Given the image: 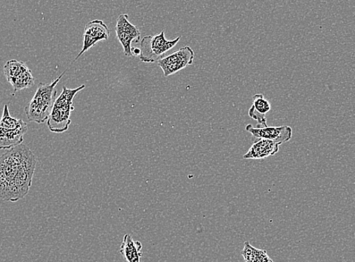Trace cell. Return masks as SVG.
Returning <instances> with one entry per match:
<instances>
[{"mask_svg":"<svg viewBox=\"0 0 355 262\" xmlns=\"http://www.w3.org/2000/svg\"><path fill=\"white\" fill-rule=\"evenodd\" d=\"M65 72L66 71L51 83H40L39 84L35 97L24 108L25 113L30 122L43 124L48 120L55 102L57 84L62 79Z\"/></svg>","mask_w":355,"mask_h":262,"instance_id":"cell-1","label":"cell"},{"mask_svg":"<svg viewBox=\"0 0 355 262\" xmlns=\"http://www.w3.org/2000/svg\"><path fill=\"white\" fill-rule=\"evenodd\" d=\"M85 88L86 85L75 89L63 87L62 94L56 98L52 113L48 118V126L51 132L60 133L69 130L71 124V115L74 110L73 99Z\"/></svg>","mask_w":355,"mask_h":262,"instance_id":"cell-2","label":"cell"},{"mask_svg":"<svg viewBox=\"0 0 355 262\" xmlns=\"http://www.w3.org/2000/svg\"><path fill=\"white\" fill-rule=\"evenodd\" d=\"M29 149L21 145L8 149L0 157V199L3 201L8 202L12 182Z\"/></svg>","mask_w":355,"mask_h":262,"instance_id":"cell-3","label":"cell"},{"mask_svg":"<svg viewBox=\"0 0 355 262\" xmlns=\"http://www.w3.org/2000/svg\"><path fill=\"white\" fill-rule=\"evenodd\" d=\"M28 131V124L12 117L8 106L5 105L0 120V149H11L21 145Z\"/></svg>","mask_w":355,"mask_h":262,"instance_id":"cell-4","label":"cell"},{"mask_svg":"<svg viewBox=\"0 0 355 262\" xmlns=\"http://www.w3.org/2000/svg\"><path fill=\"white\" fill-rule=\"evenodd\" d=\"M181 37L168 40L166 38L164 31L158 35L144 37L141 40L140 60L144 63H154L170 51L178 43Z\"/></svg>","mask_w":355,"mask_h":262,"instance_id":"cell-5","label":"cell"},{"mask_svg":"<svg viewBox=\"0 0 355 262\" xmlns=\"http://www.w3.org/2000/svg\"><path fill=\"white\" fill-rule=\"evenodd\" d=\"M193 50L189 46L180 48L177 51L164 56L157 61L158 66L162 69L164 77L173 75L193 63Z\"/></svg>","mask_w":355,"mask_h":262,"instance_id":"cell-6","label":"cell"},{"mask_svg":"<svg viewBox=\"0 0 355 262\" xmlns=\"http://www.w3.org/2000/svg\"><path fill=\"white\" fill-rule=\"evenodd\" d=\"M116 35L126 56H132V44L141 43V32L137 26L129 21L128 14H121L116 20Z\"/></svg>","mask_w":355,"mask_h":262,"instance_id":"cell-7","label":"cell"},{"mask_svg":"<svg viewBox=\"0 0 355 262\" xmlns=\"http://www.w3.org/2000/svg\"><path fill=\"white\" fill-rule=\"evenodd\" d=\"M246 130L257 139L272 140L278 143L280 146L283 143L290 141L293 136V129L291 126L287 125L279 126L257 125V128H254L252 124H248L246 126Z\"/></svg>","mask_w":355,"mask_h":262,"instance_id":"cell-8","label":"cell"},{"mask_svg":"<svg viewBox=\"0 0 355 262\" xmlns=\"http://www.w3.org/2000/svg\"><path fill=\"white\" fill-rule=\"evenodd\" d=\"M280 145L278 143L266 139H257L243 156L244 159H264L278 153Z\"/></svg>","mask_w":355,"mask_h":262,"instance_id":"cell-9","label":"cell"},{"mask_svg":"<svg viewBox=\"0 0 355 262\" xmlns=\"http://www.w3.org/2000/svg\"><path fill=\"white\" fill-rule=\"evenodd\" d=\"M270 104L263 95L252 97V105L249 109V116L258 122L257 125L267 126L266 114L270 111Z\"/></svg>","mask_w":355,"mask_h":262,"instance_id":"cell-10","label":"cell"},{"mask_svg":"<svg viewBox=\"0 0 355 262\" xmlns=\"http://www.w3.org/2000/svg\"><path fill=\"white\" fill-rule=\"evenodd\" d=\"M141 243L134 240L130 234H125L121 247V253L128 262H140L142 256Z\"/></svg>","mask_w":355,"mask_h":262,"instance_id":"cell-11","label":"cell"},{"mask_svg":"<svg viewBox=\"0 0 355 262\" xmlns=\"http://www.w3.org/2000/svg\"><path fill=\"white\" fill-rule=\"evenodd\" d=\"M110 31L107 24L101 20L90 22L86 25L84 33L91 36L98 42L107 40L110 36Z\"/></svg>","mask_w":355,"mask_h":262,"instance_id":"cell-12","label":"cell"},{"mask_svg":"<svg viewBox=\"0 0 355 262\" xmlns=\"http://www.w3.org/2000/svg\"><path fill=\"white\" fill-rule=\"evenodd\" d=\"M8 83L11 84L15 92L33 87L35 84V79H33L29 67L26 66L18 76Z\"/></svg>","mask_w":355,"mask_h":262,"instance_id":"cell-13","label":"cell"},{"mask_svg":"<svg viewBox=\"0 0 355 262\" xmlns=\"http://www.w3.org/2000/svg\"><path fill=\"white\" fill-rule=\"evenodd\" d=\"M26 66L27 65L23 62L16 60V59H11V60L8 61L5 64L3 69L7 81L10 82L16 76H18Z\"/></svg>","mask_w":355,"mask_h":262,"instance_id":"cell-14","label":"cell"},{"mask_svg":"<svg viewBox=\"0 0 355 262\" xmlns=\"http://www.w3.org/2000/svg\"><path fill=\"white\" fill-rule=\"evenodd\" d=\"M263 252V249L252 247V245L247 241L244 243V247L241 252V254L246 262H257Z\"/></svg>","mask_w":355,"mask_h":262,"instance_id":"cell-15","label":"cell"},{"mask_svg":"<svg viewBox=\"0 0 355 262\" xmlns=\"http://www.w3.org/2000/svg\"><path fill=\"white\" fill-rule=\"evenodd\" d=\"M98 44V41L96 40L94 38H92L91 36L88 35H85L84 33L83 35V48L80 51V53L78 54L77 57L74 59V61L73 63L78 60V59L83 56L84 54L88 51V50L93 47H95Z\"/></svg>","mask_w":355,"mask_h":262,"instance_id":"cell-16","label":"cell"},{"mask_svg":"<svg viewBox=\"0 0 355 262\" xmlns=\"http://www.w3.org/2000/svg\"><path fill=\"white\" fill-rule=\"evenodd\" d=\"M257 262H275V261L268 256L267 251L263 250V252H261V254L259 256Z\"/></svg>","mask_w":355,"mask_h":262,"instance_id":"cell-17","label":"cell"},{"mask_svg":"<svg viewBox=\"0 0 355 262\" xmlns=\"http://www.w3.org/2000/svg\"><path fill=\"white\" fill-rule=\"evenodd\" d=\"M132 56H139L141 54V49L140 48H132Z\"/></svg>","mask_w":355,"mask_h":262,"instance_id":"cell-18","label":"cell"}]
</instances>
